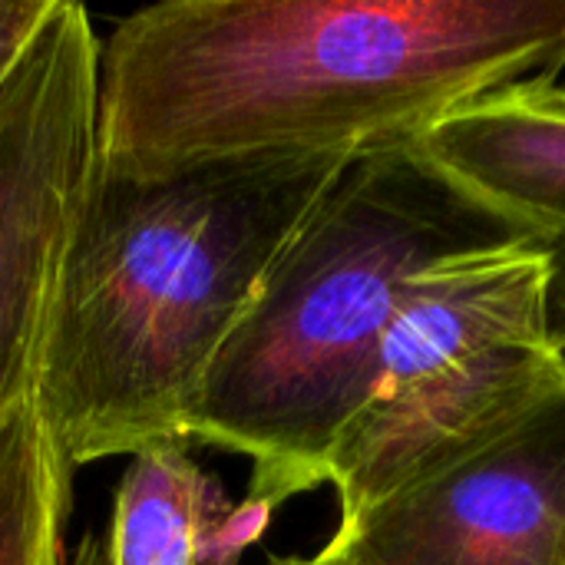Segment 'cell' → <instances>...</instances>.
I'll use <instances>...</instances> for the list:
<instances>
[{
	"mask_svg": "<svg viewBox=\"0 0 565 565\" xmlns=\"http://www.w3.org/2000/svg\"><path fill=\"white\" fill-rule=\"evenodd\" d=\"M563 66L565 0H162L99 40L96 156L367 149Z\"/></svg>",
	"mask_w": 565,
	"mask_h": 565,
	"instance_id": "1",
	"label": "cell"
},
{
	"mask_svg": "<svg viewBox=\"0 0 565 565\" xmlns=\"http://www.w3.org/2000/svg\"><path fill=\"white\" fill-rule=\"evenodd\" d=\"M265 565H371L364 556H361V550L348 540V536H341V533H334L331 536V543L324 546V550H318L315 556H288V559H271V563Z\"/></svg>",
	"mask_w": 565,
	"mask_h": 565,
	"instance_id": "11",
	"label": "cell"
},
{
	"mask_svg": "<svg viewBox=\"0 0 565 565\" xmlns=\"http://www.w3.org/2000/svg\"><path fill=\"white\" fill-rule=\"evenodd\" d=\"M185 444L156 440L129 457L113 507L109 565H222L218 536L235 503Z\"/></svg>",
	"mask_w": 565,
	"mask_h": 565,
	"instance_id": "8",
	"label": "cell"
},
{
	"mask_svg": "<svg viewBox=\"0 0 565 565\" xmlns=\"http://www.w3.org/2000/svg\"><path fill=\"white\" fill-rule=\"evenodd\" d=\"M96 109L99 36L79 3L53 0L0 86V427L36 397Z\"/></svg>",
	"mask_w": 565,
	"mask_h": 565,
	"instance_id": "5",
	"label": "cell"
},
{
	"mask_svg": "<svg viewBox=\"0 0 565 565\" xmlns=\"http://www.w3.org/2000/svg\"><path fill=\"white\" fill-rule=\"evenodd\" d=\"M556 301L565 318V248H559V281H556Z\"/></svg>",
	"mask_w": 565,
	"mask_h": 565,
	"instance_id": "12",
	"label": "cell"
},
{
	"mask_svg": "<svg viewBox=\"0 0 565 565\" xmlns=\"http://www.w3.org/2000/svg\"><path fill=\"white\" fill-rule=\"evenodd\" d=\"M73 473L36 397L26 401L0 427V565H66ZM103 556L86 536L73 565H103Z\"/></svg>",
	"mask_w": 565,
	"mask_h": 565,
	"instance_id": "9",
	"label": "cell"
},
{
	"mask_svg": "<svg viewBox=\"0 0 565 565\" xmlns=\"http://www.w3.org/2000/svg\"><path fill=\"white\" fill-rule=\"evenodd\" d=\"M358 152L166 169L96 156L36 377V404L73 470L182 437L205 374L275 258Z\"/></svg>",
	"mask_w": 565,
	"mask_h": 565,
	"instance_id": "2",
	"label": "cell"
},
{
	"mask_svg": "<svg viewBox=\"0 0 565 565\" xmlns=\"http://www.w3.org/2000/svg\"><path fill=\"white\" fill-rule=\"evenodd\" d=\"M556 281L559 245L550 242L454 258L411 278L374 391L328 467L341 526L480 450L563 391Z\"/></svg>",
	"mask_w": 565,
	"mask_h": 565,
	"instance_id": "4",
	"label": "cell"
},
{
	"mask_svg": "<svg viewBox=\"0 0 565 565\" xmlns=\"http://www.w3.org/2000/svg\"><path fill=\"white\" fill-rule=\"evenodd\" d=\"M338 533L371 565H565V387Z\"/></svg>",
	"mask_w": 565,
	"mask_h": 565,
	"instance_id": "6",
	"label": "cell"
},
{
	"mask_svg": "<svg viewBox=\"0 0 565 565\" xmlns=\"http://www.w3.org/2000/svg\"><path fill=\"white\" fill-rule=\"evenodd\" d=\"M414 142L470 195L565 248V86L556 79L480 96Z\"/></svg>",
	"mask_w": 565,
	"mask_h": 565,
	"instance_id": "7",
	"label": "cell"
},
{
	"mask_svg": "<svg viewBox=\"0 0 565 565\" xmlns=\"http://www.w3.org/2000/svg\"><path fill=\"white\" fill-rule=\"evenodd\" d=\"M523 242L543 238L457 185L414 139L361 149L275 258L182 437L248 457V497L275 507L328 483L411 278Z\"/></svg>",
	"mask_w": 565,
	"mask_h": 565,
	"instance_id": "3",
	"label": "cell"
},
{
	"mask_svg": "<svg viewBox=\"0 0 565 565\" xmlns=\"http://www.w3.org/2000/svg\"><path fill=\"white\" fill-rule=\"evenodd\" d=\"M50 7L53 0H0V86Z\"/></svg>",
	"mask_w": 565,
	"mask_h": 565,
	"instance_id": "10",
	"label": "cell"
}]
</instances>
